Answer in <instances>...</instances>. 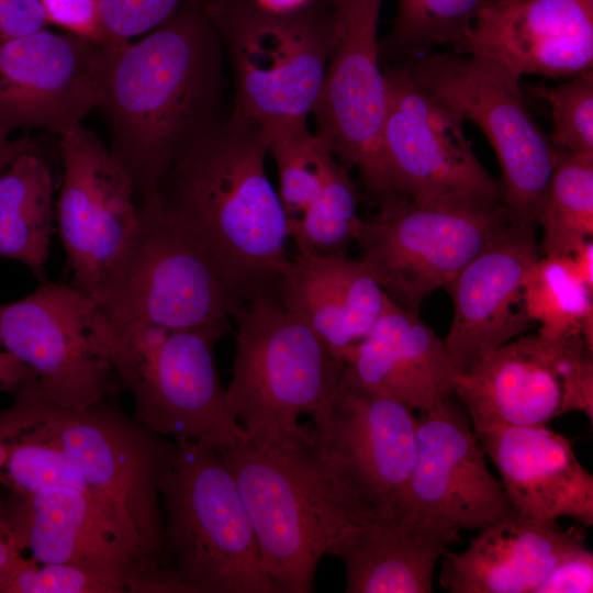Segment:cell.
Segmentation results:
<instances>
[{"mask_svg": "<svg viewBox=\"0 0 593 593\" xmlns=\"http://www.w3.org/2000/svg\"><path fill=\"white\" fill-rule=\"evenodd\" d=\"M107 26L120 38L148 33L169 20L186 0H98Z\"/></svg>", "mask_w": 593, "mask_h": 593, "instance_id": "obj_37", "label": "cell"}, {"mask_svg": "<svg viewBox=\"0 0 593 593\" xmlns=\"http://www.w3.org/2000/svg\"><path fill=\"white\" fill-rule=\"evenodd\" d=\"M524 305L538 335L552 340L583 336L593 347V289L571 255L538 258L524 283Z\"/></svg>", "mask_w": 593, "mask_h": 593, "instance_id": "obj_29", "label": "cell"}, {"mask_svg": "<svg viewBox=\"0 0 593 593\" xmlns=\"http://www.w3.org/2000/svg\"><path fill=\"white\" fill-rule=\"evenodd\" d=\"M0 521L20 551H29L37 562L89 570L124 593L159 591L131 535L113 511L91 494L68 486L33 493L4 490Z\"/></svg>", "mask_w": 593, "mask_h": 593, "instance_id": "obj_16", "label": "cell"}, {"mask_svg": "<svg viewBox=\"0 0 593 593\" xmlns=\"http://www.w3.org/2000/svg\"><path fill=\"white\" fill-rule=\"evenodd\" d=\"M452 395L474 433L491 425H547L570 412L592 423L593 347L583 336L521 335L456 373Z\"/></svg>", "mask_w": 593, "mask_h": 593, "instance_id": "obj_13", "label": "cell"}, {"mask_svg": "<svg viewBox=\"0 0 593 593\" xmlns=\"http://www.w3.org/2000/svg\"><path fill=\"white\" fill-rule=\"evenodd\" d=\"M383 72L388 101L381 144L394 195L504 204L502 183L477 158L462 118L417 86L404 64L385 65Z\"/></svg>", "mask_w": 593, "mask_h": 593, "instance_id": "obj_14", "label": "cell"}, {"mask_svg": "<svg viewBox=\"0 0 593 593\" xmlns=\"http://www.w3.org/2000/svg\"><path fill=\"white\" fill-rule=\"evenodd\" d=\"M202 2L232 69L231 114L260 126L313 114L332 42L327 1L289 12L254 0Z\"/></svg>", "mask_w": 593, "mask_h": 593, "instance_id": "obj_8", "label": "cell"}, {"mask_svg": "<svg viewBox=\"0 0 593 593\" xmlns=\"http://www.w3.org/2000/svg\"><path fill=\"white\" fill-rule=\"evenodd\" d=\"M36 379L35 372L0 346V392L11 395Z\"/></svg>", "mask_w": 593, "mask_h": 593, "instance_id": "obj_40", "label": "cell"}, {"mask_svg": "<svg viewBox=\"0 0 593 593\" xmlns=\"http://www.w3.org/2000/svg\"><path fill=\"white\" fill-rule=\"evenodd\" d=\"M267 154L261 126L228 112L174 163L154 190L245 303L273 294L290 258L288 220L266 172Z\"/></svg>", "mask_w": 593, "mask_h": 593, "instance_id": "obj_2", "label": "cell"}, {"mask_svg": "<svg viewBox=\"0 0 593 593\" xmlns=\"http://www.w3.org/2000/svg\"><path fill=\"white\" fill-rule=\"evenodd\" d=\"M235 356L225 390L230 413L247 438L276 440L301 434L326 407L344 365L273 294L247 301L235 316Z\"/></svg>", "mask_w": 593, "mask_h": 593, "instance_id": "obj_9", "label": "cell"}, {"mask_svg": "<svg viewBox=\"0 0 593 593\" xmlns=\"http://www.w3.org/2000/svg\"><path fill=\"white\" fill-rule=\"evenodd\" d=\"M458 541V528L394 507L348 530L331 555L344 562L347 593H429L437 562Z\"/></svg>", "mask_w": 593, "mask_h": 593, "instance_id": "obj_25", "label": "cell"}, {"mask_svg": "<svg viewBox=\"0 0 593 593\" xmlns=\"http://www.w3.org/2000/svg\"><path fill=\"white\" fill-rule=\"evenodd\" d=\"M461 552L441 557L439 582L451 593H535L560 557L585 541L584 526L518 515L480 530Z\"/></svg>", "mask_w": 593, "mask_h": 593, "instance_id": "obj_27", "label": "cell"}, {"mask_svg": "<svg viewBox=\"0 0 593 593\" xmlns=\"http://www.w3.org/2000/svg\"><path fill=\"white\" fill-rule=\"evenodd\" d=\"M23 388L45 433L110 504L163 593H178L165 564L157 484L176 456V441L127 415L118 396L76 410L43 399L30 383Z\"/></svg>", "mask_w": 593, "mask_h": 593, "instance_id": "obj_6", "label": "cell"}, {"mask_svg": "<svg viewBox=\"0 0 593 593\" xmlns=\"http://www.w3.org/2000/svg\"><path fill=\"white\" fill-rule=\"evenodd\" d=\"M452 52L492 58L521 77L591 71L593 0H492Z\"/></svg>", "mask_w": 593, "mask_h": 593, "instance_id": "obj_22", "label": "cell"}, {"mask_svg": "<svg viewBox=\"0 0 593 593\" xmlns=\"http://www.w3.org/2000/svg\"><path fill=\"white\" fill-rule=\"evenodd\" d=\"M223 57L202 0L116 49L98 108L138 200L227 116Z\"/></svg>", "mask_w": 593, "mask_h": 593, "instance_id": "obj_1", "label": "cell"}, {"mask_svg": "<svg viewBox=\"0 0 593 593\" xmlns=\"http://www.w3.org/2000/svg\"><path fill=\"white\" fill-rule=\"evenodd\" d=\"M0 593H124L113 581L65 563H41L21 555L0 575Z\"/></svg>", "mask_w": 593, "mask_h": 593, "instance_id": "obj_35", "label": "cell"}, {"mask_svg": "<svg viewBox=\"0 0 593 593\" xmlns=\"http://www.w3.org/2000/svg\"><path fill=\"white\" fill-rule=\"evenodd\" d=\"M91 298L118 326L167 329L227 322L245 304L154 191L138 200L135 226Z\"/></svg>", "mask_w": 593, "mask_h": 593, "instance_id": "obj_7", "label": "cell"}, {"mask_svg": "<svg viewBox=\"0 0 593 593\" xmlns=\"http://www.w3.org/2000/svg\"><path fill=\"white\" fill-rule=\"evenodd\" d=\"M451 396L416 416L415 462L395 507L480 530L516 513L486 466L466 410Z\"/></svg>", "mask_w": 593, "mask_h": 593, "instance_id": "obj_19", "label": "cell"}, {"mask_svg": "<svg viewBox=\"0 0 593 593\" xmlns=\"http://www.w3.org/2000/svg\"><path fill=\"white\" fill-rule=\"evenodd\" d=\"M533 97L546 100L551 109L553 147L577 155H593V72L569 78L555 87H523Z\"/></svg>", "mask_w": 593, "mask_h": 593, "instance_id": "obj_34", "label": "cell"}, {"mask_svg": "<svg viewBox=\"0 0 593 593\" xmlns=\"http://www.w3.org/2000/svg\"><path fill=\"white\" fill-rule=\"evenodd\" d=\"M349 168L336 158L304 215L290 227L289 236L302 254H345L356 240L362 217Z\"/></svg>", "mask_w": 593, "mask_h": 593, "instance_id": "obj_33", "label": "cell"}, {"mask_svg": "<svg viewBox=\"0 0 593 593\" xmlns=\"http://www.w3.org/2000/svg\"><path fill=\"white\" fill-rule=\"evenodd\" d=\"M35 148L33 142L27 137L18 138L14 141H0V172L4 170L15 158L23 153Z\"/></svg>", "mask_w": 593, "mask_h": 593, "instance_id": "obj_42", "label": "cell"}, {"mask_svg": "<svg viewBox=\"0 0 593 593\" xmlns=\"http://www.w3.org/2000/svg\"><path fill=\"white\" fill-rule=\"evenodd\" d=\"M228 323L191 328L122 327L99 309L91 326L98 354L152 432L223 448L247 438L228 411L214 348Z\"/></svg>", "mask_w": 593, "mask_h": 593, "instance_id": "obj_5", "label": "cell"}, {"mask_svg": "<svg viewBox=\"0 0 593 593\" xmlns=\"http://www.w3.org/2000/svg\"><path fill=\"white\" fill-rule=\"evenodd\" d=\"M312 418L318 438L370 502L394 508L416 457L413 410L362 388L344 368L332 400Z\"/></svg>", "mask_w": 593, "mask_h": 593, "instance_id": "obj_21", "label": "cell"}, {"mask_svg": "<svg viewBox=\"0 0 593 593\" xmlns=\"http://www.w3.org/2000/svg\"><path fill=\"white\" fill-rule=\"evenodd\" d=\"M575 270L581 279L593 289V243L592 238L584 242L571 254Z\"/></svg>", "mask_w": 593, "mask_h": 593, "instance_id": "obj_41", "label": "cell"}, {"mask_svg": "<svg viewBox=\"0 0 593 593\" xmlns=\"http://www.w3.org/2000/svg\"><path fill=\"white\" fill-rule=\"evenodd\" d=\"M254 527L264 567L283 593L313 591L321 558L379 510L312 425L276 440L219 448Z\"/></svg>", "mask_w": 593, "mask_h": 593, "instance_id": "obj_3", "label": "cell"}, {"mask_svg": "<svg viewBox=\"0 0 593 593\" xmlns=\"http://www.w3.org/2000/svg\"><path fill=\"white\" fill-rule=\"evenodd\" d=\"M536 226L511 223L447 287L454 315L444 342L457 373L536 325L524 305V283L539 258Z\"/></svg>", "mask_w": 593, "mask_h": 593, "instance_id": "obj_20", "label": "cell"}, {"mask_svg": "<svg viewBox=\"0 0 593 593\" xmlns=\"http://www.w3.org/2000/svg\"><path fill=\"white\" fill-rule=\"evenodd\" d=\"M346 372L362 388L411 410L426 411L452 395L457 373L445 342L388 295L374 326L339 354Z\"/></svg>", "mask_w": 593, "mask_h": 593, "instance_id": "obj_24", "label": "cell"}, {"mask_svg": "<svg viewBox=\"0 0 593 593\" xmlns=\"http://www.w3.org/2000/svg\"><path fill=\"white\" fill-rule=\"evenodd\" d=\"M267 153L276 163L280 201L289 230L316 197L331 163L328 143L307 126V119H286L261 125Z\"/></svg>", "mask_w": 593, "mask_h": 593, "instance_id": "obj_31", "label": "cell"}, {"mask_svg": "<svg viewBox=\"0 0 593 593\" xmlns=\"http://www.w3.org/2000/svg\"><path fill=\"white\" fill-rule=\"evenodd\" d=\"M516 515L593 524V477L571 441L547 425H491L475 433Z\"/></svg>", "mask_w": 593, "mask_h": 593, "instance_id": "obj_23", "label": "cell"}, {"mask_svg": "<svg viewBox=\"0 0 593 593\" xmlns=\"http://www.w3.org/2000/svg\"><path fill=\"white\" fill-rule=\"evenodd\" d=\"M593 592V553L584 541L567 550L555 563L535 593Z\"/></svg>", "mask_w": 593, "mask_h": 593, "instance_id": "obj_38", "label": "cell"}, {"mask_svg": "<svg viewBox=\"0 0 593 593\" xmlns=\"http://www.w3.org/2000/svg\"><path fill=\"white\" fill-rule=\"evenodd\" d=\"M48 27L0 45V141L15 130L58 136L102 101L114 54Z\"/></svg>", "mask_w": 593, "mask_h": 593, "instance_id": "obj_17", "label": "cell"}, {"mask_svg": "<svg viewBox=\"0 0 593 593\" xmlns=\"http://www.w3.org/2000/svg\"><path fill=\"white\" fill-rule=\"evenodd\" d=\"M47 27L40 0H0V45Z\"/></svg>", "mask_w": 593, "mask_h": 593, "instance_id": "obj_39", "label": "cell"}, {"mask_svg": "<svg viewBox=\"0 0 593 593\" xmlns=\"http://www.w3.org/2000/svg\"><path fill=\"white\" fill-rule=\"evenodd\" d=\"M555 148V164L536 213L544 255H570L593 234V155Z\"/></svg>", "mask_w": 593, "mask_h": 593, "instance_id": "obj_30", "label": "cell"}, {"mask_svg": "<svg viewBox=\"0 0 593 593\" xmlns=\"http://www.w3.org/2000/svg\"><path fill=\"white\" fill-rule=\"evenodd\" d=\"M513 219L504 204L394 195L362 217L360 258L384 293L418 313L428 294L445 288Z\"/></svg>", "mask_w": 593, "mask_h": 593, "instance_id": "obj_10", "label": "cell"}, {"mask_svg": "<svg viewBox=\"0 0 593 593\" xmlns=\"http://www.w3.org/2000/svg\"><path fill=\"white\" fill-rule=\"evenodd\" d=\"M94 300L72 282H48L25 298L0 305V346L36 374L43 399L82 410L122 390L98 354L91 326Z\"/></svg>", "mask_w": 593, "mask_h": 593, "instance_id": "obj_15", "label": "cell"}, {"mask_svg": "<svg viewBox=\"0 0 593 593\" xmlns=\"http://www.w3.org/2000/svg\"><path fill=\"white\" fill-rule=\"evenodd\" d=\"M175 441L176 456L157 484L165 564L181 593H283L264 567L238 488L216 447Z\"/></svg>", "mask_w": 593, "mask_h": 593, "instance_id": "obj_4", "label": "cell"}, {"mask_svg": "<svg viewBox=\"0 0 593 593\" xmlns=\"http://www.w3.org/2000/svg\"><path fill=\"white\" fill-rule=\"evenodd\" d=\"M261 8L272 12H289L300 9L313 0H254Z\"/></svg>", "mask_w": 593, "mask_h": 593, "instance_id": "obj_43", "label": "cell"}, {"mask_svg": "<svg viewBox=\"0 0 593 593\" xmlns=\"http://www.w3.org/2000/svg\"><path fill=\"white\" fill-rule=\"evenodd\" d=\"M332 42L323 88L313 112L316 135L336 159L360 175L368 198L394 195L381 133L388 90L378 25L382 0H327Z\"/></svg>", "mask_w": 593, "mask_h": 593, "instance_id": "obj_12", "label": "cell"}, {"mask_svg": "<svg viewBox=\"0 0 593 593\" xmlns=\"http://www.w3.org/2000/svg\"><path fill=\"white\" fill-rule=\"evenodd\" d=\"M404 65L417 86L483 132L502 171L505 208L514 222L537 225L555 148L527 108L521 76L492 58L452 51Z\"/></svg>", "mask_w": 593, "mask_h": 593, "instance_id": "obj_11", "label": "cell"}, {"mask_svg": "<svg viewBox=\"0 0 593 593\" xmlns=\"http://www.w3.org/2000/svg\"><path fill=\"white\" fill-rule=\"evenodd\" d=\"M63 179L55 221L72 283L92 296L135 226L133 183L82 123L59 136Z\"/></svg>", "mask_w": 593, "mask_h": 593, "instance_id": "obj_18", "label": "cell"}, {"mask_svg": "<svg viewBox=\"0 0 593 593\" xmlns=\"http://www.w3.org/2000/svg\"><path fill=\"white\" fill-rule=\"evenodd\" d=\"M491 1L396 0L391 31L380 41L381 63L404 64L437 46L456 51Z\"/></svg>", "mask_w": 593, "mask_h": 593, "instance_id": "obj_32", "label": "cell"}, {"mask_svg": "<svg viewBox=\"0 0 593 593\" xmlns=\"http://www.w3.org/2000/svg\"><path fill=\"white\" fill-rule=\"evenodd\" d=\"M54 221L53 174L33 148L0 172V258L24 264L45 281Z\"/></svg>", "mask_w": 593, "mask_h": 593, "instance_id": "obj_28", "label": "cell"}, {"mask_svg": "<svg viewBox=\"0 0 593 593\" xmlns=\"http://www.w3.org/2000/svg\"><path fill=\"white\" fill-rule=\"evenodd\" d=\"M46 21L66 33L103 47H122L130 41L116 36L105 24L98 0H40Z\"/></svg>", "mask_w": 593, "mask_h": 593, "instance_id": "obj_36", "label": "cell"}, {"mask_svg": "<svg viewBox=\"0 0 593 593\" xmlns=\"http://www.w3.org/2000/svg\"><path fill=\"white\" fill-rule=\"evenodd\" d=\"M273 296L307 325L339 359L380 317L387 294L366 265L345 254L290 256Z\"/></svg>", "mask_w": 593, "mask_h": 593, "instance_id": "obj_26", "label": "cell"}]
</instances>
